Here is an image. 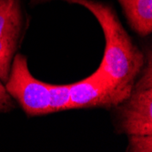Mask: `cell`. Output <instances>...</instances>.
<instances>
[{
  "label": "cell",
  "instance_id": "cell-4",
  "mask_svg": "<svg viewBox=\"0 0 152 152\" xmlns=\"http://www.w3.org/2000/svg\"><path fill=\"white\" fill-rule=\"evenodd\" d=\"M27 24L24 0H0V80L3 84L8 79Z\"/></svg>",
  "mask_w": 152,
  "mask_h": 152
},
{
  "label": "cell",
  "instance_id": "cell-2",
  "mask_svg": "<svg viewBox=\"0 0 152 152\" xmlns=\"http://www.w3.org/2000/svg\"><path fill=\"white\" fill-rule=\"evenodd\" d=\"M144 64L131 92L113 107L114 125L118 134L152 135V51L145 48Z\"/></svg>",
  "mask_w": 152,
  "mask_h": 152
},
{
  "label": "cell",
  "instance_id": "cell-9",
  "mask_svg": "<svg viewBox=\"0 0 152 152\" xmlns=\"http://www.w3.org/2000/svg\"><path fill=\"white\" fill-rule=\"evenodd\" d=\"M16 107L15 101L6 89L5 84L0 80V114L7 113Z\"/></svg>",
  "mask_w": 152,
  "mask_h": 152
},
{
  "label": "cell",
  "instance_id": "cell-6",
  "mask_svg": "<svg viewBox=\"0 0 152 152\" xmlns=\"http://www.w3.org/2000/svg\"><path fill=\"white\" fill-rule=\"evenodd\" d=\"M128 24L140 37L152 32V0H118Z\"/></svg>",
  "mask_w": 152,
  "mask_h": 152
},
{
  "label": "cell",
  "instance_id": "cell-5",
  "mask_svg": "<svg viewBox=\"0 0 152 152\" xmlns=\"http://www.w3.org/2000/svg\"><path fill=\"white\" fill-rule=\"evenodd\" d=\"M129 96L117 88L110 78L98 69L85 79L70 84L69 109H112Z\"/></svg>",
  "mask_w": 152,
  "mask_h": 152
},
{
  "label": "cell",
  "instance_id": "cell-1",
  "mask_svg": "<svg viewBox=\"0 0 152 152\" xmlns=\"http://www.w3.org/2000/svg\"><path fill=\"white\" fill-rule=\"evenodd\" d=\"M54 0H31L32 5ZM87 8L99 23L106 41L104 57L99 70L106 74L114 86L129 95L144 64V53L123 27L114 7L98 0H59Z\"/></svg>",
  "mask_w": 152,
  "mask_h": 152
},
{
  "label": "cell",
  "instance_id": "cell-3",
  "mask_svg": "<svg viewBox=\"0 0 152 152\" xmlns=\"http://www.w3.org/2000/svg\"><path fill=\"white\" fill-rule=\"evenodd\" d=\"M5 87L8 94L21 107L27 117L53 113L51 84L41 82L30 73L26 56L17 53Z\"/></svg>",
  "mask_w": 152,
  "mask_h": 152
},
{
  "label": "cell",
  "instance_id": "cell-7",
  "mask_svg": "<svg viewBox=\"0 0 152 152\" xmlns=\"http://www.w3.org/2000/svg\"><path fill=\"white\" fill-rule=\"evenodd\" d=\"M70 85L51 84V107L53 113L69 110Z\"/></svg>",
  "mask_w": 152,
  "mask_h": 152
},
{
  "label": "cell",
  "instance_id": "cell-8",
  "mask_svg": "<svg viewBox=\"0 0 152 152\" xmlns=\"http://www.w3.org/2000/svg\"><path fill=\"white\" fill-rule=\"evenodd\" d=\"M127 152H151L152 135H129Z\"/></svg>",
  "mask_w": 152,
  "mask_h": 152
}]
</instances>
